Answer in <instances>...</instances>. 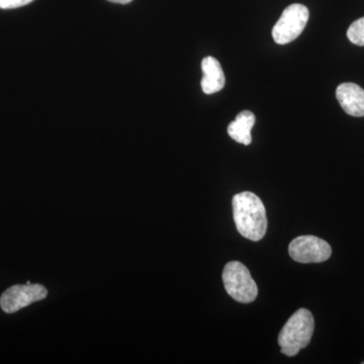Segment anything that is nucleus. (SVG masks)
<instances>
[{
	"mask_svg": "<svg viewBox=\"0 0 364 364\" xmlns=\"http://www.w3.org/2000/svg\"><path fill=\"white\" fill-rule=\"evenodd\" d=\"M235 225L242 236L251 241H260L267 234V210L255 193L243 191L234 196Z\"/></svg>",
	"mask_w": 364,
	"mask_h": 364,
	"instance_id": "nucleus-1",
	"label": "nucleus"
},
{
	"mask_svg": "<svg viewBox=\"0 0 364 364\" xmlns=\"http://www.w3.org/2000/svg\"><path fill=\"white\" fill-rule=\"evenodd\" d=\"M315 329L312 313L299 309L287 320L279 335V345L284 355H296L299 350L310 344Z\"/></svg>",
	"mask_w": 364,
	"mask_h": 364,
	"instance_id": "nucleus-2",
	"label": "nucleus"
},
{
	"mask_svg": "<svg viewBox=\"0 0 364 364\" xmlns=\"http://www.w3.org/2000/svg\"><path fill=\"white\" fill-rule=\"evenodd\" d=\"M223 282L229 296L239 303H252L257 298V284L243 263L238 261L227 263L223 272Z\"/></svg>",
	"mask_w": 364,
	"mask_h": 364,
	"instance_id": "nucleus-3",
	"label": "nucleus"
},
{
	"mask_svg": "<svg viewBox=\"0 0 364 364\" xmlns=\"http://www.w3.org/2000/svg\"><path fill=\"white\" fill-rule=\"evenodd\" d=\"M310 11L308 7L301 4L287 6L282 14L279 21L272 28V38L279 45L293 42L305 30Z\"/></svg>",
	"mask_w": 364,
	"mask_h": 364,
	"instance_id": "nucleus-4",
	"label": "nucleus"
},
{
	"mask_svg": "<svg viewBox=\"0 0 364 364\" xmlns=\"http://www.w3.org/2000/svg\"><path fill=\"white\" fill-rule=\"evenodd\" d=\"M47 289L42 284H16L7 289L1 298L0 306L6 314L18 312L35 301L47 298Z\"/></svg>",
	"mask_w": 364,
	"mask_h": 364,
	"instance_id": "nucleus-5",
	"label": "nucleus"
},
{
	"mask_svg": "<svg viewBox=\"0 0 364 364\" xmlns=\"http://www.w3.org/2000/svg\"><path fill=\"white\" fill-rule=\"evenodd\" d=\"M289 253L299 263H320L329 259L331 246L323 239L315 236H301L289 244Z\"/></svg>",
	"mask_w": 364,
	"mask_h": 364,
	"instance_id": "nucleus-6",
	"label": "nucleus"
},
{
	"mask_svg": "<svg viewBox=\"0 0 364 364\" xmlns=\"http://www.w3.org/2000/svg\"><path fill=\"white\" fill-rule=\"evenodd\" d=\"M336 98L342 109L351 117H364V90L355 83L340 85L336 90Z\"/></svg>",
	"mask_w": 364,
	"mask_h": 364,
	"instance_id": "nucleus-7",
	"label": "nucleus"
},
{
	"mask_svg": "<svg viewBox=\"0 0 364 364\" xmlns=\"http://www.w3.org/2000/svg\"><path fill=\"white\" fill-rule=\"evenodd\" d=\"M203 77L202 88L205 95L219 92L224 88L226 83L224 71L221 64L214 57H205L202 62Z\"/></svg>",
	"mask_w": 364,
	"mask_h": 364,
	"instance_id": "nucleus-8",
	"label": "nucleus"
},
{
	"mask_svg": "<svg viewBox=\"0 0 364 364\" xmlns=\"http://www.w3.org/2000/svg\"><path fill=\"white\" fill-rule=\"evenodd\" d=\"M255 119L252 112H241L236 119L228 127V134L237 143L243 144L245 146L250 145L252 143L251 130L255 124Z\"/></svg>",
	"mask_w": 364,
	"mask_h": 364,
	"instance_id": "nucleus-9",
	"label": "nucleus"
},
{
	"mask_svg": "<svg viewBox=\"0 0 364 364\" xmlns=\"http://www.w3.org/2000/svg\"><path fill=\"white\" fill-rule=\"evenodd\" d=\"M347 38L352 44L364 46V16L351 23L347 31Z\"/></svg>",
	"mask_w": 364,
	"mask_h": 364,
	"instance_id": "nucleus-10",
	"label": "nucleus"
},
{
	"mask_svg": "<svg viewBox=\"0 0 364 364\" xmlns=\"http://www.w3.org/2000/svg\"><path fill=\"white\" fill-rule=\"evenodd\" d=\"M33 1V0H0V9H18V7L28 6Z\"/></svg>",
	"mask_w": 364,
	"mask_h": 364,
	"instance_id": "nucleus-11",
	"label": "nucleus"
},
{
	"mask_svg": "<svg viewBox=\"0 0 364 364\" xmlns=\"http://www.w3.org/2000/svg\"><path fill=\"white\" fill-rule=\"evenodd\" d=\"M109 1L114 2V4H128L133 0H109Z\"/></svg>",
	"mask_w": 364,
	"mask_h": 364,
	"instance_id": "nucleus-12",
	"label": "nucleus"
},
{
	"mask_svg": "<svg viewBox=\"0 0 364 364\" xmlns=\"http://www.w3.org/2000/svg\"><path fill=\"white\" fill-rule=\"evenodd\" d=\"M364 364V363H363Z\"/></svg>",
	"mask_w": 364,
	"mask_h": 364,
	"instance_id": "nucleus-13",
	"label": "nucleus"
}]
</instances>
